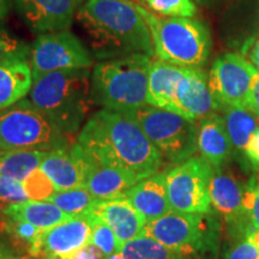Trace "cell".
Segmentation results:
<instances>
[{"label":"cell","mask_w":259,"mask_h":259,"mask_svg":"<svg viewBox=\"0 0 259 259\" xmlns=\"http://www.w3.org/2000/svg\"><path fill=\"white\" fill-rule=\"evenodd\" d=\"M23 187L28 198L30 200H37V202L48 200L57 192L56 186L40 168L25 178Z\"/></svg>","instance_id":"cell-31"},{"label":"cell","mask_w":259,"mask_h":259,"mask_svg":"<svg viewBox=\"0 0 259 259\" xmlns=\"http://www.w3.org/2000/svg\"><path fill=\"white\" fill-rule=\"evenodd\" d=\"M106 259H126V258L124 257V255H121L120 253H116V254H113V255H111V257H108Z\"/></svg>","instance_id":"cell-43"},{"label":"cell","mask_w":259,"mask_h":259,"mask_svg":"<svg viewBox=\"0 0 259 259\" xmlns=\"http://www.w3.org/2000/svg\"><path fill=\"white\" fill-rule=\"evenodd\" d=\"M90 221L88 216H77L69 221L42 231L30 254L36 259H67L90 244Z\"/></svg>","instance_id":"cell-12"},{"label":"cell","mask_w":259,"mask_h":259,"mask_svg":"<svg viewBox=\"0 0 259 259\" xmlns=\"http://www.w3.org/2000/svg\"><path fill=\"white\" fill-rule=\"evenodd\" d=\"M67 259H106V257L100 248H97L93 244H88L80 250L74 252Z\"/></svg>","instance_id":"cell-36"},{"label":"cell","mask_w":259,"mask_h":259,"mask_svg":"<svg viewBox=\"0 0 259 259\" xmlns=\"http://www.w3.org/2000/svg\"><path fill=\"white\" fill-rule=\"evenodd\" d=\"M28 99L65 135L78 132L94 103L90 69L58 71L32 82Z\"/></svg>","instance_id":"cell-3"},{"label":"cell","mask_w":259,"mask_h":259,"mask_svg":"<svg viewBox=\"0 0 259 259\" xmlns=\"http://www.w3.org/2000/svg\"><path fill=\"white\" fill-rule=\"evenodd\" d=\"M186 70L187 67L177 66L157 58L151 60L148 74V105L171 111L177 87Z\"/></svg>","instance_id":"cell-20"},{"label":"cell","mask_w":259,"mask_h":259,"mask_svg":"<svg viewBox=\"0 0 259 259\" xmlns=\"http://www.w3.org/2000/svg\"><path fill=\"white\" fill-rule=\"evenodd\" d=\"M244 192L232 174L215 169L210 183V200L213 206L228 222H240L248 218L244 210Z\"/></svg>","instance_id":"cell-21"},{"label":"cell","mask_w":259,"mask_h":259,"mask_svg":"<svg viewBox=\"0 0 259 259\" xmlns=\"http://www.w3.org/2000/svg\"><path fill=\"white\" fill-rule=\"evenodd\" d=\"M212 166L202 156H193L166 173L168 198L173 211L209 213Z\"/></svg>","instance_id":"cell-10"},{"label":"cell","mask_w":259,"mask_h":259,"mask_svg":"<svg viewBox=\"0 0 259 259\" xmlns=\"http://www.w3.org/2000/svg\"><path fill=\"white\" fill-rule=\"evenodd\" d=\"M69 136L63 134L29 99L0 111V151L56 150L70 147Z\"/></svg>","instance_id":"cell-6"},{"label":"cell","mask_w":259,"mask_h":259,"mask_svg":"<svg viewBox=\"0 0 259 259\" xmlns=\"http://www.w3.org/2000/svg\"><path fill=\"white\" fill-rule=\"evenodd\" d=\"M34 34L69 30L83 0H14Z\"/></svg>","instance_id":"cell-13"},{"label":"cell","mask_w":259,"mask_h":259,"mask_svg":"<svg viewBox=\"0 0 259 259\" xmlns=\"http://www.w3.org/2000/svg\"><path fill=\"white\" fill-rule=\"evenodd\" d=\"M32 85L29 59H16L0 64V111L24 99Z\"/></svg>","instance_id":"cell-22"},{"label":"cell","mask_w":259,"mask_h":259,"mask_svg":"<svg viewBox=\"0 0 259 259\" xmlns=\"http://www.w3.org/2000/svg\"><path fill=\"white\" fill-rule=\"evenodd\" d=\"M11 259H16V258H14V257H12V258H11Z\"/></svg>","instance_id":"cell-46"},{"label":"cell","mask_w":259,"mask_h":259,"mask_svg":"<svg viewBox=\"0 0 259 259\" xmlns=\"http://www.w3.org/2000/svg\"><path fill=\"white\" fill-rule=\"evenodd\" d=\"M125 196L147 222L155 221L171 211L166 173L162 171L141 180L126 191Z\"/></svg>","instance_id":"cell-17"},{"label":"cell","mask_w":259,"mask_h":259,"mask_svg":"<svg viewBox=\"0 0 259 259\" xmlns=\"http://www.w3.org/2000/svg\"><path fill=\"white\" fill-rule=\"evenodd\" d=\"M40 169L50 178L57 191L84 187L83 153L77 142L69 148L48 151Z\"/></svg>","instance_id":"cell-15"},{"label":"cell","mask_w":259,"mask_h":259,"mask_svg":"<svg viewBox=\"0 0 259 259\" xmlns=\"http://www.w3.org/2000/svg\"><path fill=\"white\" fill-rule=\"evenodd\" d=\"M250 58L252 63L254 64V66L257 67V70L259 71V40L255 42L254 46L252 47V50L250 52Z\"/></svg>","instance_id":"cell-40"},{"label":"cell","mask_w":259,"mask_h":259,"mask_svg":"<svg viewBox=\"0 0 259 259\" xmlns=\"http://www.w3.org/2000/svg\"><path fill=\"white\" fill-rule=\"evenodd\" d=\"M3 154H4V153H2V151H0V156H2V155H3Z\"/></svg>","instance_id":"cell-45"},{"label":"cell","mask_w":259,"mask_h":259,"mask_svg":"<svg viewBox=\"0 0 259 259\" xmlns=\"http://www.w3.org/2000/svg\"><path fill=\"white\" fill-rule=\"evenodd\" d=\"M198 124L197 145L200 156L211 164L213 169H220L228 161L233 150L223 116L219 112L212 113Z\"/></svg>","instance_id":"cell-19"},{"label":"cell","mask_w":259,"mask_h":259,"mask_svg":"<svg viewBox=\"0 0 259 259\" xmlns=\"http://www.w3.org/2000/svg\"><path fill=\"white\" fill-rule=\"evenodd\" d=\"M88 219L90 221V244L96 246L103 252L106 258L111 257L113 254L119 253L122 246L118 241L114 232L112 231L111 227L103 221L101 218L95 215V213H88Z\"/></svg>","instance_id":"cell-28"},{"label":"cell","mask_w":259,"mask_h":259,"mask_svg":"<svg viewBox=\"0 0 259 259\" xmlns=\"http://www.w3.org/2000/svg\"><path fill=\"white\" fill-rule=\"evenodd\" d=\"M48 151L14 150L0 156V176L14 178L23 183L25 178L40 168Z\"/></svg>","instance_id":"cell-25"},{"label":"cell","mask_w":259,"mask_h":259,"mask_svg":"<svg viewBox=\"0 0 259 259\" xmlns=\"http://www.w3.org/2000/svg\"><path fill=\"white\" fill-rule=\"evenodd\" d=\"M29 63L34 82L58 71L90 69L94 57L76 35L59 30L38 35L30 47Z\"/></svg>","instance_id":"cell-8"},{"label":"cell","mask_w":259,"mask_h":259,"mask_svg":"<svg viewBox=\"0 0 259 259\" xmlns=\"http://www.w3.org/2000/svg\"><path fill=\"white\" fill-rule=\"evenodd\" d=\"M221 112L233 148L245 150L251 136L259 128L258 119L248 109L240 107H226Z\"/></svg>","instance_id":"cell-24"},{"label":"cell","mask_w":259,"mask_h":259,"mask_svg":"<svg viewBox=\"0 0 259 259\" xmlns=\"http://www.w3.org/2000/svg\"><path fill=\"white\" fill-rule=\"evenodd\" d=\"M208 213L171 211L145 223L142 235L149 236L170 250L187 257L208 250L212 240Z\"/></svg>","instance_id":"cell-9"},{"label":"cell","mask_w":259,"mask_h":259,"mask_svg":"<svg viewBox=\"0 0 259 259\" xmlns=\"http://www.w3.org/2000/svg\"><path fill=\"white\" fill-rule=\"evenodd\" d=\"M12 258V253L11 251L9 250L8 246L4 241H3V239L0 238V259H11Z\"/></svg>","instance_id":"cell-42"},{"label":"cell","mask_w":259,"mask_h":259,"mask_svg":"<svg viewBox=\"0 0 259 259\" xmlns=\"http://www.w3.org/2000/svg\"><path fill=\"white\" fill-rule=\"evenodd\" d=\"M76 18L88 36L94 59L155 56L148 25L131 0H84Z\"/></svg>","instance_id":"cell-2"},{"label":"cell","mask_w":259,"mask_h":259,"mask_svg":"<svg viewBox=\"0 0 259 259\" xmlns=\"http://www.w3.org/2000/svg\"><path fill=\"white\" fill-rule=\"evenodd\" d=\"M48 202L53 203L67 215L77 218L92 212L97 199L85 187H78V189L57 191L48 199Z\"/></svg>","instance_id":"cell-27"},{"label":"cell","mask_w":259,"mask_h":259,"mask_svg":"<svg viewBox=\"0 0 259 259\" xmlns=\"http://www.w3.org/2000/svg\"><path fill=\"white\" fill-rule=\"evenodd\" d=\"M151 60L153 57L147 54H131L97 61L92 71L94 103L122 114L148 105Z\"/></svg>","instance_id":"cell-4"},{"label":"cell","mask_w":259,"mask_h":259,"mask_svg":"<svg viewBox=\"0 0 259 259\" xmlns=\"http://www.w3.org/2000/svg\"><path fill=\"white\" fill-rule=\"evenodd\" d=\"M10 6H11V0H0V22L8 17Z\"/></svg>","instance_id":"cell-39"},{"label":"cell","mask_w":259,"mask_h":259,"mask_svg":"<svg viewBox=\"0 0 259 259\" xmlns=\"http://www.w3.org/2000/svg\"><path fill=\"white\" fill-rule=\"evenodd\" d=\"M3 229L11 236L18 245L23 246L28 253H30L40 238L41 229L28 222L3 216Z\"/></svg>","instance_id":"cell-29"},{"label":"cell","mask_w":259,"mask_h":259,"mask_svg":"<svg viewBox=\"0 0 259 259\" xmlns=\"http://www.w3.org/2000/svg\"><path fill=\"white\" fill-rule=\"evenodd\" d=\"M171 112L194 122L219 112L209 88V76L203 69L187 67L177 87Z\"/></svg>","instance_id":"cell-14"},{"label":"cell","mask_w":259,"mask_h":259,"mask_svg":"<svg viewBox=\"0 0 259 259\" xmlns=\"http://www.w3.org/2000/svg\"><path fill=\"white\" fill-rule=\"evenodd\" d=\"M77 143L93 160L139 181L161 173L164 158L134 119L102 108L80 128Z\"/></svg>","instance_id":"cell-1"},{"label":"cell","mask_w":259,"mask_h":259,"mask_svg":"<svg viewBox=\"0 0 259 259\" xmlns=\"http://www.w3.org/2000/svg\"><path fill=\"white\" fill-rule=\"evenodd\" d=\"M155 14L166 17L193 18L197 15V5L193 0H143Z\"/></svg>","instance_id":"cell-30"},{"label":"cell","mask_w":259,"mask_h":259,"mask_svg":"<svg viewBox=\"0 0 259 259\" xmlns=\"http://www.w3.org/2000/svg\"><path fill=\"white\" fill-rule=\"evenodd\" d=\"M92 212L111 227L121 246L142 235L147 223L126 198L125 193L114 198L97 200Z\"/></svg>","instance_id":"cell-16"},{"label":"cell","mask_w":259,"mask_h":259,"mask_svg":"<svg viewBox=\"0 0 259 259\" xmlns=\"http://www.w3.org/2000/svg\"><path fill=\"white\" fill-rule=\"evenodd\" d=\"M257 71V67L238 53H225L213 61L209 88L219 112L226 107L247 109L252 78Z\"/></svg>","instance_id":"cell-11"},{"label":"cell","mask_w":259,"mask_h":259,"mask_svg":"<svg viewBox=\"0 0 259 259\" xmlns=\"http://www.w3.org/2000/svg\"><path fill=\"white\" fill-rule=\"evenodd\" d=\"M244 151L251 163L259 166V128L251 136Z\"/></svg>","instance_id":"cell-37"},{"label":"cell","mask_w":259,"mask_h":259,"mask_svg":"<svg viewBox=\"0 0 259 259\" xmlns=\"http://www.w3.org/2000/svg\"><path fill=\"white\" fill-rule=\"evenodd\" d=\"M126 115L137 122L162 157L170 163L181 164L198 150V122L149 105Z\"/></svg>","instance_id":"cell-7"},{"label":"cell","mask_w":259,"mask_h":259,"mask_svg":"<svg viewBox=\"0 0 259 259\" xmlns=\"http://www.w3.org/2000/svg\"><path fill=\"white\" fill-rule=\"evenodd\" d=\"M250 220L252 225L254 226V228L259 229V180L257 183V190H255V199H254V205L252 209Z\"/></svg>","instance_id":"cell-38"},{"label":"cell","mask_w":259,"mask_h":259,"mask_svg":"<svg viewBox=\"0 0 259 259\" xmlns=\"http://www.w3.org/2000/svg\"><path fill=\"white\" fill-rule=\"evenodd\" d=\"M247 109L251 113H253L254 116L259 121V71L255 72L253 78H252L250 95H248Z\"/></svg>","instance_id":"cell-35"},{"label":"cell","mask_w":259,"mask_h":259,"mask_svg":"<svg viewBox=\"0 0 259 259\" xmlns=\"http://www.w3.org/2000/svg\"><path fill=\"white\" fill-rule=\"evenodd\" d=\"M3 216L28 222L37 227L41 231H46L52 227L69 221L73 216L67 215L48 200H27L21 204L9 206L2 211Z\"/></svg>","instance_id":"cell-23"},{"label":"cell","mask_w":259,"mask_h":259,"mask_svg":"<svg viewBox=\"0 0 259 259\" xmlns=\"http://www.w3.org/2000/svg\"><path fill=\"white\" fill-rule=\"evenodd\" d=\"M29 200L23 183L14 178L0 176V212L15 204Z\"/></svg>","instance_id":"cell-32"},{"label":"cell","mask_w":259,"mask_h":259,"mask_svg":"<svg viewBox=\"0 0 259 259\" xmlns=\"http://www.w3.org/2000/svg\"><path fill=\"white\" fill-rule=\"evenodd\" d=\"M119 253L126 259H192V257L178 253L145 235H139L134 240L126 242Z\"/></svg>","instance_id":"cell-26"},{"label":"cell","mask_w":259,"mask_h":259,"mask_svg":"<svg viewBox=\"0 0 259 259\" xmlns=\"http://www.w3.org/2000/svg\"><path fill=\"white\" fill-rule=\"evenodd\" d=\"M226 259H259V250L246 239L233 246L227 253Z\"/></svg>","instance_id":"cell-34"},{"label":"cell","mask_w":259,"mask_h":259,"mask_svg":"<svg viewBox=\"0 0 259 259\" xmlns=\"http://www.w3.org/2000/svg\"><path fill=\"white\" fill-rule=\"evenodd\" d=\"M30 47L9 31L0 29V64L16 59H29Z\"/></svg>","instance_id":"cell-33"},{"label":"cell","mask_w":259,"mask_h":259,"mask_svg":"<svg viewBox=\"0 0 259 259\" xmlns=\"http://www.w3.org/2000/svg\"><path fill=\"white\" fill-rule=\"evenodd\" d=\"M247 240H250L255 247L259 250V229L254 228L253 231H248L247 233Z\"/></svg>","instance_id":"cell-41"},{"label":"cell","mask_w":259,"mask_h":259,"mask_svg":"<svg viewBox=\"0 0 259 259\" xmlns=\"http://www.w3.org/2000/svg\"><path fill=\"white\" fill-rule=\"evenodd\" d=\"M197 2H199V3H204V2H205V0H197Z\"/></svg>","instance_id":"cell-44"},{"label":"cell","mask_w":259,"mask_h":259,"mask_svg":"<svg viewBox=\"0 0 259 259\" xmlns=\"http://www.w3.org/2000/svg\"><path fill=\"white\" fill-rule=\"evenodd\" d=\"M82 153L84 161V171H85L84 187L97 200L109 199L121 196L126 191L131 189L132 186L139 183L138 179L125 173V171L103 166V164L93 160L84 151L83 148Z\"/></svg>","instance_id":"cell-18"},{"label":"cell","mask_w":259,"mask_h":259,"mask_svg":"<svg viewBox=\"0 0 259 259\" xmlns=\"http://www.w3.org/2000/svg\"><path fill=\"white\" fill-rule=\"evenodd\" d=\"M147 23L157 59L189 69H202L211 52L208 27L197 18L166 17L135 3Z\"/></svg>","instance_id":"cell-5"}]
</instances>
